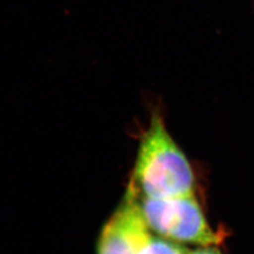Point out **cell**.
<instances>
[{
  "mask_svg": "<svg viewBox=\"0 0 254 254\" xmlns=\"http://www.w3.org/2000/svg\"><path fill=\"white\" fill-rule=\"evenodd\" d=\"M194 173L160 115L150 119L142 134L129 186L140 197L152 199L194 195Z\"/></svg>",
  "mask_w": 254,
  "mask_h": 254,
  "instance_id": "obj_1",
  "label": "cell"
},
{
  "mask_svg": "<svg viewBox=\"0 0 254 254\" xmlns=\"http://www.w3.org/2000/svg\"><path fill=\"white\" fill-rule=\"evenodd\" d=\"M137 198L147 227L158 235L173 242L200 246L221 243L222 236L211 229L194 195L152 199L137 194Z\"/></svg>",
  "mask_w": 254,
  "mask_h": 254,
  "instance_id": "obj_2",
  "label": "cell"
},
{
  "mask_svg": "<svg viewBox=\"0 0 254 254\" xmlns=\"http://www.w3.org/2000/svg\"><path fill=\"white\" fill-rule=\"evenodd\" d=\"M149 235L137 194L128 186L121 204L102 229L97 254H136Z\"/></svg>",
  "mask_w": 254,
  "mask_h": 254,
  "instance_id": "obj_3",
  "label": "cell"
},
{
  "mask_svg": "<svg viewBox=\"0 0 254 254\" xmlns=\"http://www.w3.org/2000/svg\"><path fill=\"white\" fill-rule=\"evenodd\" d=\"M190 250L164 237L150 234L138 248L136 254H189Z\"/></svg>",
  "mask_w": 254,
  "mask_h": 254,
  "instance_id": "obj_4",
  "label": "cell"
},
{
  "mask_svg": "<svg viewBox=\"0 0 254 254\" xmlns=\"http://www.w3.org/2000/svg\"><path fill=\"white\" fill-rule=\"evenodd\" d=\"M189 254H222L218 249L210 247V246H205L203 248L196 249L194 251H190Z\"/></svg>",
  "mask_w": 254,
  "mask_h": 254,
  "instance_id": "obj_5",
  "label": "cell"
}]
</instances>
